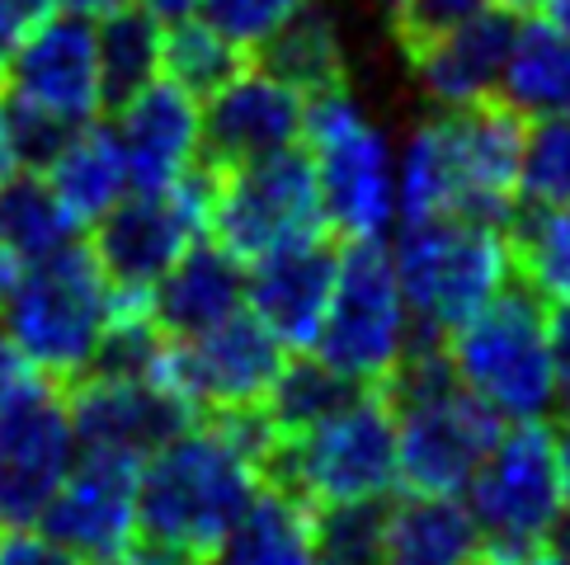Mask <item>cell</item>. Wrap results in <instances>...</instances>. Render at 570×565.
<instances>
[{
	"mask_svg": "<svg viewBox=\"0 0 570 565\" xmlns=\"http://www.w3.org/2000/svg\"><path fill=\"white\" fill-rule=\"evenodd\" d=\"M99 43V80H105V105L124 109L137 90L160 80V48H166V29L147 10H118L95 29Z\"/></svg>",
	"mask_w": 570,
	"mask_h": 565,
	"instance_id": "cell-30",
	"label": "cell"
},
{
	"mask_svg": "<svg viewBox=\"0 0 570 565\" xmlns=\"http://www.w3.org/2000/svg\"><path fill=\"white\" fill-rule=\"evenodd\" d=\"M57 381L38 368V363L19 349V345H10L6 335H0V410H14V406H24V400H33V396H43V391H52Z\"/></svg>",
	"mask_w": 570,
	"mask_h": 565,
	"instance_id": "cell-36",
	"label": "cell"
},
{
	"mask_svg": "<svg viewBox=\"0 0 570 565\" xmlns=\"http://www.w3.org/2000/svg\"><path fill=\"white\" fill-rule=\"evenodd\" d=\"M288 358L293 354L250 311H240L227 326L185 339V345L170 339L156 377L185 396L198 415H240V410H259L269 400Z\"/></svg>",
	"mask_w": 570,
	"mask_h": 565,
	"instance_id": "cell-13",
	"label": "cell"
},
{
	"mask_svg": "<svg viewBox=\"0 0 570 565\" xmlns=\"http://www.w3.org/2000/svg\"><path fill=\"white\" fill-rule=\"evenodd\" d=\"M109 330L114 282L80 240L29 265L0 301V335L24 349L57 387H71L95 368Z\"/></svg>",
	"mask_w": 570,
	"mask_h": 565,
	"instance_id": "cell-4",
	"label": "cell"
},
{
	"mask_svg": "<svg viewBox=\"0 0 570 565\" xmlns=\"http://www.w3.org/2000/svg\"><path fill=\"white\" fill-rule=\"evenodd\" d=\"M213 565H321L316 509L293 490L264 480V490L222 542Z\"/></svg>",
	"mask_w": 570,
	"mask_h": 565,
	"instance_id": "cell-25",
	"label": "cell"
},
{
	"mask_svg": "<svg viewBox=\"0 0 570 565\" xmlns=\"http://www.w3.org/2000/svg\"><path fill=\"white\" fill-rule=\"evenodd\" d=\"M302 6H307V0H203L198 10L227 43H236L250 57L255 48H264L283 24H288Z\"/></svg>",
	"mask_w": 570,
	"mask_h": 565,
	"instance_id": "cell-34",
	"label": "cell"
},
{
	"mask_svg": "<svg viewBox=\"0 0 570 565\" xmlns=\"http://www.w3.org/2000/svg\"><path fill=\"white\" fill-rule=\"evenodd\" d=\"M500 6H509V10H538V6H547V0H500Z\"/></svg>",
	"mask_w": 570,
	"mask_h": 565,
	"instance_id": "cell-47",
	"label": "cell"
},
{
	"mask_svg": "<svg viewBox=\"0 0 570 565\" xmlns=\"http://www.w3.org/2000/svg\"><path fill=\"white\" fill-rule=\"evenodd\" d=\"M269 480L312 509H354L401 495L392 400L382 391H354L312 429L288 434L269 462Z\"/></svg>",
	"mask_w": 570,
	"mask_h": 565,
	"instance_id": "cell-5",
	"label": "cell"
},
{
	"mask_svg": "<svg viewBox=\"0 0 570 565\" xmlns=\"http://www.w3.org/2000/svg\"><path fill=\"white\" fill-rule=\"evenodd\" d=\"M10 175H19V156H14V141H10V123H6V109H0V185Z\"/></svg>",
	"mask_w": 570,
	"mask_h": 565,
	"instance_id": "cell-43",
	"label": "cell"
},
{
	"mask_svg": "<svg viewBox=\"0 0 570 565\" xmlns=\"http://www.w3.org/2000/svg\"><path fill=\"white\" fill-rule=\"evenodd\" d=\"M358 387H350L340 373H331L316 354H293L288 368L278 373L269 400H264V415H269L274 429L288 438V434H302L312 429L316 419H325L331 410H340Z\"/></svg>",
	"mask_w": 570,
	"mask_h": 565,
	"instance_id": "cell-32",
	"label": "cell"
},
{
	"mask_svg": "<svg viewBox=\"0 0 570 565\" xmlns=\"http://www.w3.org/2000/svg\"><path fill=\"white\" fill-rule=\"evenodd\" d=\"M462 499L481 528L491 565H514L552 547L566 523L557 434L547 424H504Z\"/></svg>",
	"mask_w": 570,
	"mask_h": 565,
	"instance_id": "cell-9",
	"label": "cell"
},
{
	"mask_svg": "<svg viewBox=\"0 0 570 565\" xmlns=\"http://www.w3.org/2000/svg\"><path fill=\"white\" fill-rule=\"evenodd\" d=\"M137 472L141 462L114 453H80L62 490L38 518L57 547L80 565H128L141 542L137 523Z\"/></svg>",
	"mask_w": 570,
	"mask_h": 565,
	"instance_id": "cell-14",
	"label": "cell"
},
{
	"mask_svg": "<svg viewBox=\"0 0 570 565\" xmlns=\"http://www.w3.org/2000/svg\"><path fill=\"white\" fill-rule=\"evenodd\" d=\"M118 147L128 160V189L160 194L179 185L198 166L203 147V113L189 90L175 80H151L118 109Z\"/></svg>",
	"mask_w": 570,
	"mask_h": 565,
	"instance_id": "cell-20",
	"label": "cell"
},
{
	"mask_svg": "<svg viewBox=\"0 0 570 565\" xmlns=\"http://www.w3.org/2000/svg\"><path fill=\"white\" fill-rule=\"evenodd\" d=\"M48 189L57 194V204L71 212L76 227H95L105 212H114L124 198L132 194L128 189V160H124V147H118V132L114 128H76L62 151L48 160Z\"/></svg>",
	"mask_w": 570,
	"mask_h": 565,
	"instance_id": "cell-24",
	"label": "cell"
},
{
	"mask_svg": "<svg viewBox=\"0 0 570 565\" xmlns=\"http://www.w3.org/2000/svg\"><path fill=\"white\" fill-rule=\"evenodd\" d=\"M246 67H250V57L236 43H227L208 19H179L166 33V48H160V71H166V80H175V86L189 90L194 99L217 95Z\"/></svg>",
	"mask_w": 570,
	"mask_h": 565,
	"instance_id": "cell-31",
	"label": "cell"
},
{
	"mask_svg": "<svg viewBox=\"0 0 570 565\" xmlns=\"http://www.w3.org/2000/svg\"><path fill=\"white\" fill-rule=\"evenodd\" d=\"M547 335H552V363H557L561 406H570V307H552V311H547Z\"/></svg>",
	"mask_w": 570,
	"mask_h": 565,
	"instance_id": "cell-39",
	"label": "cell"
},
{
	"mask_svg": "<svg viewBox=\"0 0 570 565\" xmlns=\"http://www.w3.org/2000/svg\"><path fill=\"white\" fill-rule=\"evenodd\" d=\"M19 274H24V265H19V259H14V250L6 246V240H0V301L10 297V288L19 282Z\"/></svg>",
	"mask_w": 570,
	"mask_h": 565,
	"instance_id": "cell-44",
	"label": "cell"
},
{
	"mask_svg": "<svg viewBox=\"0 0 570 565\" xmlns=\"http://www.w3.org/2000/svg\"><path fill=\"white\" fill-rule=\"evenodd\" d=\"M76 457L80 438L62 387L0 410V528H38Z\"/></svg>",
	"mask_w": 570,
	"mask_h": 565,
	"instance_id": "cell-16",
	"label": "cell"
},
{
	"mask_svg": "<svg viewBox=\"0 0 570 565\" xmlns=\"http://www.w3.org/2000/svg\"><path fill=\"white\" fill-rule=\"evenodd\" d=\"M386 14H392V29L401 38L405 52H424L430 43H439L443 33L462 29L466 19H476L495 6V0H382Z\"/></svg>",
	"mask_w": 570,
	"mask_h": 565,
	"instance_id": "cell-35",
	"label": "cell"
},
{
	"mask_svg": "<svg viewBox=\"0 0 570 565\" xmlns=\"http://www.w3.org/2000/svg\"><path fill=\"white\" fill-rule=\"evenodd\" d=\"M76 231L80 227L71 221V212L57 204V194L38 170H19L0 185V240L24 269L76 246Z\"/></svg>",
	"mask_w": 570,
	"mask_h": 565,
	"instance_id": "cell-28",
	"label": "cell"
},
{
	"mask_svg": "<svg viewBox=\"0 0 570 565\" xmlns=\"http://www.w3.org/2000/svg\"><path fill=\"white\" fill-rule=\"evenodd\" d=\"M321 565H325V561H321Z\"/></svg>",
	"mask_w": 570,
	"mask_h": 565,
	"instance_id": "cell-49",
	"label": "cell"
},
{
	"mask_svg": "<svg viewBox=\"0 0 570 565\" xmlns=\"http://www.w3.org/2000/svg\"><path fill=\"white\" fill-rule=\"evenodd\" d=\"M217 166H198L160 194H128L95 221L90 255L118 293H151L208 236Z\"/></svg>",
	"mask_w": 570,
	"mask_h": 565,
	"instance_id": "cell-12",
	"label": "cell"
},
{
	"mask_svg": "<svg viewBox=\"0 0 570 565\" xmlns=\"http://www.w3.org/2000/svg\"><path fill=\"white\" fill-rule=\"evenodd\" d=\"M147 307H151V326L166 339H175V345L198 339L246 311V265L222 250L217 240L203 236L151 288Z\"/></svg>",
	"mask_w": 570,
	"mask_h": 565,
	"instance_id": "cell-22",
	"label": "cell"
},
{
	"mask_svg": "<svg viewBox=\"0 0 570 565\" xmlns=\"http://www.w3.org/2000/svg\"><path fill=\"white\" fill-rule=\"evenodd\" d=\"M321 236H331V227H325L321 179L307 147L217 170L208 240H217L246 269L278 250L312 246Z\"/></svg>",
	"mask_w": 570,
	"mask_h": 565,
	"instance_id": "cell-10",
	"label": "cell"
},
{
	"mask_svg": "<svg viewBox=\"0 0 570 565\" xmlns=\"http://www.w3.org/2000/svg\"><path fill=\"white\" fill-rule=\"evenodd\" d=\"M396 415V462L401 490L415 495H462L472 486L485 453L504 434V419L491 415L448 368V354L434 339L405 354V363L382 387Z\"/></svg>",
	"mask_w": 570,
	"mask_h": 565,
	"instance_id": "cell-3",
	"label": "cell"
},
{
	"mask_svg": "<svg viewBox=\"0 0 570 565\" xmlns=\"http://www.w3.org/2000/svg\"><path fill=\"white\" fill-rule=\"evenodd\" d=\"M547 19H552V24H561V29L570 33V0H547Z\"/></svg>",
	"mask_w": 570,
	"mask_h": 565,
	"instance_id": "cell-46",
	"label": "cell"
},
{
	"mask_svg": "<svg viewBox=\"0 0 570 565\" xmlns=\"http://www.w3.org/2000/svg\"><path fill=\"white\" fill-rule=\"evenodd\" d=\"M514 33H519V10L491 6L485 14L466 19L462 29L443 33L439 43L415 52L411 67L420 76V86L430 90V99H439L443 109H472V105H485V99H500Z\"/></svg>",
	"mask_w": 570,
	"mask_h": 565,
	"instance_id": "cell-21",
	"label": "cell"
},
{
	"mask_svg": "<svg viewBox=\"0 0 570 565\" xmlns=\"http://www.w3.org/2000/svg\"><path fill=\"white\" fill-rule=\"evenodd\" d=\"M302 137L316 160L325 227L335 240H382L396 217V166L386 137L358 113L350 90L307 99Z\"/></svg>",
	"mask_w": 570,
	"mask_h": 565,
	"instance_id": "cell-11",
	"label": "cell"
},
{
	"mask_svg": "<svg viewBox=\"0 0 570 565\" xmlns=\"http://www.w3.org/2000/svg\"><path fill=\"white\" fill-rule=\"evenodd\" d=\"M0 565H80L43 528H0Z\"/></svg>",
	"mask_w": 570,
	"mask_h": 565,
	"instance_id": "cell-37",
	"label": "cell"
},
{
	"mask_svg": "<svg viewBox=\"0 0 570 565\" xmlns=\"http://www.w3.org/2000/svg\"><path fill=\"white\" fill-rule=\"evenodd\" d=\"M335 274H340L335 236H321L297 250H278L246 269V311L288 354H312L335 293Z\"/></svg>",
	"mask_w": 570,
	"mask_h": 565,
	"instance_id": "cell-19",
	"label": "cell"
},
{
	"mask_svg": "<svg viewBox=\"0 0 570 565\" xmlns=\"http://www.w3.org/2000/svg\"><path fill=\"white\" fill-rule=\"evenodd\" d=\"M57 6H67L71 14H86V19H109L118 10H128L132 0H57Z\"/></svg>",
	"mask_w": 570,
	"mask_h": 565,
	"instance_id": "cell-41",
	"label": "cell"
},
{
	"mask_svg": "<svg viewBox=\"0 0 570 565\" xmlns=\"http://www.w3.org/2000/svg\"><path fill=\"white\" fill-rule=\"evenodd\" d=\"M557 462H561V486H566V523H570V415L557 424Z\"/></svg>",
	"mask_w": 570,
	"mask_h": 565,
	"instance_id": "cell-42",
	"label": "cell"
},
{
	"mask_svg": "<svg viewBox=\"0 0 570 565\" xmlns=\"http://www.w3.org/2000/svg\"><path fill=\"white\" fill-rule=\"evenodd\" d=\"M57 14V0H0V52L14 57V48Z\"/></svg>",
	"mask_w": 570,
	"mask_h": 565,
	"instance_id": "cell-38",
	"label": "cell"
},
{
	"mask_svg": "<svg viewBox=\"0 0 570 565\" xmlns=\"http://www.w3.org/2000/svg\"><path fill=\"white\" fill-rule=\"evenodd\" d=\"M392 265L420 339H434V345L481 316L514 282L509 236L462 217L405 221L392 246Z\"/></svg>",
	"mask_w": 570,
	"mask_h": 565,
	"instance_id": "cell-7",
	"label": "cell"
},
{
	"mask_svg": "<svg viewBox=\"0 0 570 565\" xmlns=\"http://www.w3.org/2000/svg\"><path fill=\"white\" fill-rule=\"evenodd\" d=\"M185 565H213V561H185Z\"/></svg>",
	"mask_w": 570,
	"mask_h": 565,
	"instance_id": "cell-48",
	"label": "cell"
},
{
	"mask_svg": "<svg viewBox=\"0 0 570 565\" xmlns=\"http://www.w3.org/2000/svg\"><path fill=\"white\" fill-rule=\"evenodd\" d=\"M377 565H491L462 495L401 490L382 504Z\"/></svg>",
	"mask_w": 570,
	"mask_h": 565,
	"instance_id": "cell-23",
	"label": "cell"
},
{
	"mask_svg": "<svg viewBox=\"0 0 570 565\" xmlns=\"http://www.w3.org/2000/svg\"><path fill=\"white\" fill-rule=\"evenodd\" d=\"M203 0H141V10L156 14L160 24H179V19H194V10Z\"/></svg>",
	"mask_w": 570,
	"mask_h": 565,
	"instance_id": "cell-40",
	"label": "cell"
},
{
	"mask_svg": "<svg viewBox=\"0 0 570 565\" xmlns=\"http://www.w3.org/2000/svg\"><path fill=\"white\" fill-rule=\"evenodd\" d=\"M67 410L76 424L80 453H114L147 462L166 448L175 434H185L203 415L160 377H109L86 373L67 387Z\"/></svg>",
	"mask_w": 570,
	"mask_h": 565,
	"instance_id": "cell-15",
	"label": "cell"
},
{
	"mask_svg": "<svg viewBox=\"0 0 570 565\" xmlns=\"http://www.w3.org/2000/svg\"><path fill=\"white\" fill-rule=\"evenodd\" d=\"M514 565H570V547H561V542H552V547H542L533 556H523Z\"/></svg>",
	"mask_w": 570,
	"mask_h": 565,
	"instance_id": "cell-45",
	"label": "cell"
},
{
	"mask_svg": "<svg viewBox=\"0 0 570 565\" xmlns=\"http://www.w3.org/2000/svg\"><path fill=\"white\" fill-rule=\"evenodd\" d=\"M514 278L552 307H570V208L528 204L504 227Z\"/></svg>",
	"mask_w": 570,
	"mask_h": 565,
	"instance_id": "cell-29",
	"label": "cell"
},
{
	"mask_svg": "<svg viewBox=\"0 0 570 565\" xmlns=\"http://www.w3.org/2000/svg\"><path fill=\"white\" fill-rule=\"evenodd\" d=\"M523 118L504 99L430 118L411 132L396 170V212L405 221L462 217L509 227L519 212Z\"/></svg>",
	"mask_w": 570,
	"mask_h": 565,
	"instance_id": "cell-2",
	"label": "cell"
},
{
	"mask_svg": "<svg viewBox=\"0 0 570 565\" xmlns=\"http://www.w3.org/2000/svg\"><path fill=\"white\" fill-rule=\"evenodd\" d=\"M519 198L538 208H570V113L538 118L528 128Z\"/></svg>",
	"mask_w": 570,
	"mask_h": 565,
	"instance_id": "cell-33",
	"label": "cell"
},
{
	"mask_svg": "<svg viewBox=\"0 0 570 565\" xmlns=\"http://www.w3.org/2000/svg\"><path fill=\"white\" fill-rule=\"evenodd\" d=\"M500 99L519 118L570 113V33L547 14H533L519 24L504 62Z\"/></svg>",
	"mask_w": 570,
	"mask_h": 565,
	"instance_id": "cell-26",
	"label": "cell"
},
{
	"mask_svg": "<svg viewBox=\"0 0 570 565\" xmlns=\"http://www.w3.org/2000/svg\"><path fill=\"white\" fill-rule=\"evenodd\" d=\"M443 354L453 377L504 424H547L561 406L542 297L519 278L481 316L448 335Z\"/></svg>",
	"mask_w": 570,
	"mask_h": 565,
	"instance_id": "cell-6",
	"label": "cell"
},
{
	"mask_svg": "<svg viewBox=\"0 0 570 565\" xmlns=\"http://www.w3.org/2000/svg\"><path fill=\"white\" fill-rule=\"evenodd\" d=\"M420 345L415 316L405 307L392 250L382 240L340 246L335 293L325 307V326L316 339V358L340 373L358 391H382L392 373Z\"/></svg>",
	"mask_w": 570,
	"mask_h": 565,
	"instance_id": "cell-8",
	"label": "cell"
},
{
	"mask_svg": "<svg viewBox=\"0 0 570 565\" xmlns=\"http://www.w3.org/2000/svg\"><path fill=\"white\" fill-rule=\"evenodd\" d=\"M259 67L278 76L283 86L297 90L302 99L344 90V43H340L335 19L316 6H302L288 24L259 48Z\"/></svg>",
	"mask_w": 570,
	"mask_h": 565,
	"instance_id": "cell-27",
	"label": "cell"
},
{
	"mask_svg": "<svg viewBox=\"0 0 570 565\" xmlns=\"http://www.w3.org/2000/svg\"><path fill=\"white\" fill-rule=\"evenodd\" d=\"M302 118H307V99L264 67H246L217 95H208V109H203V160L227 170L288 151L302 137Z\"/></svg>",
	"mask_w": 570,
	"mask_h": 565,
	"instance_id": "cell-18",
	"label": "cell"
},
{
	"mask_svg": "<svg viewBox=\"0 0 570 565\" xmlns=\"http://www.w3.org/2000/svg\"><path fill=\"white\" fill-rule=\"evenodd\" d=\"M283 434L264 410L203 415L137 472L141 542L175 561H213L269 480Z\"/></svg>",
	"mask_w": 570,
	"mask_h": 565,
	"instance_id": "cell-1",
	"label": "cell"
},
{
	"mask_svg": "<svg viewBox=\"0 0 570 565\" xmlns=\"http://www.w3.org/2000/svg\"><path fill=\"white\" fill-rule=\"evenodd\" d=\"M10 99L57 118L62 128H90L105 109V80H99V43L86 14L43 19L10 57Z\"/></svg>",
	"mask_w": 570,
	"mask_h": 565,
	"instance_id": "cell-17",
	"label": "cell"
}]
</instances>
